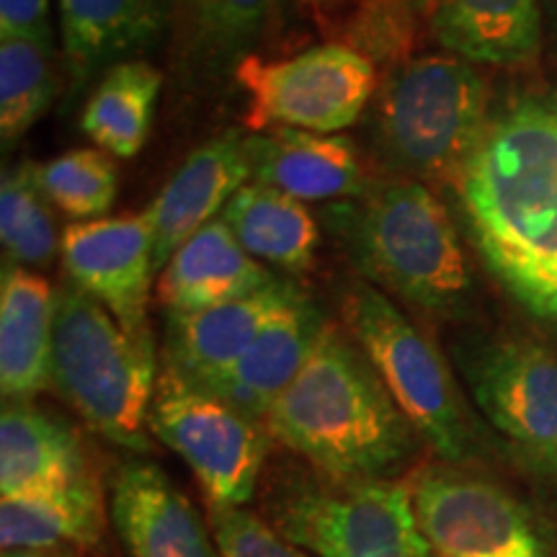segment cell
Segmentation results:
<instances>
[{"label":"cell","mask_w":557,"mask_h":557,"mask_svg":"<svg viewBox=\"0 0 557 557\" xmlns=\"http://www.w3.org/2000/svg\"><path fill=\"white\" fill-rule=\"evenodd\" d=\"M451 189L491 274L557 323V90H529L491 114Z\"/></svg>","instance_id":"6da1fadb"},{"label":"cell","mask_w":557,"mask_h":557,"mask_svg":"<svg viewBox=\"0 0 557 557\" xmlns=\"http://www.w3.org/2000/svg\"><path fill=\"white\" fill-rule=\"evenodd\" d=\"M263 426L338 483L389 480L406 468L421 438L361 346L333 323L269 408Z\"/></svg>","instance_id":"7a4b0ae2"},{"label":"cell","mask_w":557,"mask_h":557,"mask_svg":"<svg viewBox=\"0 0 557 557\" xmlns=\"http://www.w3.org/2000/svg\"><path fill=\"white\" fill-rule=\"evenodd\" d=\"M361 274L438 315L462 312L475 282L442 199L421 181H377L361 199L323 212Z\"/></svg>","instance_id":"3957f363"},{"label":"cell","mask_w":557,"mask_h":557,"mask_svg":"<svg viewBox=\"0 0 557 557\" xmlns=\"http://www.w3.org/2000/svg\"><path fill=\"white\" fill-rule=\"evenodd\" d=\"M487 83L457 54L403 60L374 94L372 139L400 178L455 186L483 139Z\"/></svg>","instance_id":"277c9868"},{"label":"cell","mask_w":557,"mask_h":557,"mask_svg":"<svg viewBox=\"0 0 557 557\" xmlns=\"http://www.w3.org/2000/svg\"><path fill=\"white\" fill-rule=\"evenodd\" d=\"M158 377L156 341L132 336L75 284L58 289L50 385L90 429L120 447L148 451Z\"/></svg>","instance_id":"5b68a950"},{"label":"cell","mask_w":557,"mask_h":557,"mask_svg":"<svg viewBox=\"0 0 557 557\" xmlns=\"http://www.w3.org/2000/svg\"><path fill=\"white\" fill-rule=\"evenodd\" d=\"M344 329L377 369L416 434L451 465L470 459L475 431L451 369L398 305L369 282L351 284L344 295Z\"/></svg>","instance_id":"8992f818"},{"label":"cell","mask_w":557,"mask_h":557,"mask_svg":"<svg viewBox=\"0 0 557 557\" xmlns=\"http://www.w3.org/2000/svg\"><path fill=\"white\" fill-rule=\"evenodd\" d=\"M269 521L315 557H431L400 480L289 485L269 500Z\"/></svg>","instance_id":"52a82bcc"},{"label":"cell","mask_w":557,"mask_h":557,"mask_svg":"<svg viewBox=\"0 0 557 557\" xmlns=\"http://www.w3.org/2000/svg\"><path fill=\"white\" fill-rule=\"evenodd\" d=\"M148 429L197 475L207 504L246 506L269 457V431L220 395L163 367Z\"/></svg>","instance_id":"ba28073f"},{"label":"cell","mask_w":557,"mask_h":557,"mask_svg":"<svg viewBox=\"0 0 557 557\" xmlns=\"http://www.w3.org/2000/svg\"><path fill=\"white\" fill-rule=\"evenodd\" d=\"M248 94V124L338 135L359 120L377 90L374 60L348 41H331L284 60L248 58L235 73Z\"/></svg>","instance_id":"9c48e42d"},{"label":"cell","mask_w":557,"mask_h":557,"mask_svg":"<svg viewBox=\"0 0 557 557\" xmlns=\"http://www.w3.org/2000/svg\"><path fill=\"white\" fill-rule=\"evenodd\" d=\"M457 361L472 400L529 462H557V351L527 336L468 341Z\"/></svg>","instance_id":"30bf717a"},{"label":"cell","mask_w":557,"mask_h":557,"mask_svg":"<svg viewBox=\"0 0 557 557\" xmlns=\"http://www.w3.org/2000/svg\"><path fill=\"white\" fill-rule=\"evenodd\" d=\"M408 485L431 557H549L529 508L491 480L431 468Z\"/></svg>","instance_id":"8fae6325"},{"label":"cell","mask_w":557,"mask_h":557,"mask_svg":"<svg viewBox=\"0 0 557 557\" xmlns=\"http://www.w3.org/2000/svg\"><path fill=\"white\" fill-rule=\"evenodd\" d=\"M60 256L70 284L103 305L132 336L152 338L148 302L156 274V235L148 214L73 222L62 233Z\"/></svg>","instance_id":"7c38bea8"},{"label":"cell","mask_w":557,"mask_h":557,"mask_svg":"<svg viewBox=\"0 0 557 557\" xmlns=\"http://www.w3.org/2000/svg\"><path fill=\"white\" fill-rule=\"evenodd\" d=\"M253 178L248 156V137L227 129L207 139L160 189L152 205L145 209L152 235H156V271L171 261V256L218 220L227 201Z\"/></svg>","instance_id":"4fadbf2b"},{"label":"cell","mask_w":557,"mask_h":557,"mask_svg":"<svg viewBox=\"0 0 557 557\" xmlns=\"http://www.w3.org/2000/svg\"><path fill=\"white\" fill-rule=\"evenodd\" d=\"M305 292L292 282H274L253 295L199 312H169L165 367L199 387H209L233 369L259 333L297 302Z\"/></svg>","instance_id":"5bb4252c"},{"label":"cell","mask_w":557,"mask_h":557,"mask_svg":"<svg viewBox=\"0 0 557 557\" xmlns=\"http://www.w3.org/2000/svg\"><path fill=\"white\" fill-rule=\"evenodd\" d=\"M111 519L129 557H220L212 529L152 462H124L111 487Z\"/></svg>","instance_id":"9a60e30c"},{"label":"cell","mask_w":557,"mask_h":557,"mask_svg":"<svg viewBox=\"0 0 557 557\" xmlns=\"http://www.w3.org/2000/svg\"><path fill=\"white\" fill-rule=\"evenodd\" d=\"M250 171L259 184L299 201H351L372 191L359 152L344 135L276 127L248 135Z\"/></svg>","instance_id":"2e32d148"},{"label":"cell","mask_w":557,"mask_h":557,"mask_svg":"<svg viewBox=\"0 0 557 557\" xmlns=\"http://www.w3.org/2000/svg\"><path fill=\"white\" fill-rule=\"evenodd\" d=\"M70 101L109 67L150 50L171 24L163 0H58Z\"/></svg>","instance_id":"e0dca14e"},{"label":"cell","mask_w":557,"mask_h":557,"mask_svg":"<svg viewBox=\"0 0 557 557\" xmlns=\"http://www.w3.org/2000/svg\"><path fill=\"white\" fill-rule=\"evenodd\" d=\"M329 329L323 310L308 295L278 312L235 361L227 374L205 387L222 400L263 423L269 408L308 364L320 336Z\"/></svg>","instance_id":"ac0fdd59"},{"label":"cell","mask_w":557,"mask_h":557,"mask_svg":"<svg viewBox=\"0 0 557 557\" xmlns=\"http://www.w3.org/2000/svg\"><path fill=\"white\" fill-rule=\"evenodd\" d=\"M431 34L449 54L493 67H529L545 47L542 0H434Z\"/></svg>","instance_id":"d6986e66"},{"label":"cell","mask_w":557,"mask_h":557,"mask_svg":"<svg viewBox=\"0 0 557 557\" xmlns=\"http://www.w3.org/2000/svg\"><path fill=\"white\" fill-rule=\"evenodd\" d=\"M274 278L218 218L194 233L160 269L156 297L169 312H199L253 295Z\"/></svg>","instance_id":"ffe728a7"},{"label":"cell","mask_w":557,"mask_h":557,"mask_svg":"<svg viewBox=\"0 0 557 557\" xmlns=\"http://www.w3.org/2000/svg\"><path fill=\"white\" fill-rule=\"evenodd\" d=\"M94 480L78 434L32 403H5L0 416V493L37 496Z\"/></svg>","instance_id":"44dd1931"},{"label":"cell","mask_w":557,"mask_h":557,"mask_svg":"<svg viewBox=\"0 0 557 557\" xmlns=\"http://www.w3.org/2000/svg\"><path fill=\"white\" fill-rule=\"evenodd\" d=\"M276 0H173V47L194 81L220 83L256 58Z\"/></svg>","instance_id":"7402d4cb"},{"label":"cell","mask_w":557,"mask_h":557,"mask_svg":"<svg viewBox=\"0 0 557 557\" xmlns=\"http://www.w3.org/2000/svg\"><path fill=\"white\" fill-rule=\"evenodd\" d=\"M58 289L39 274L5 263L0 276V389L5 403H29L50 387Z\"/></svg>","instance_id":"603a6c76"},{"label":"cell","mask_w":557,"mask_h":557,"mask_svg":"<svg viewBox=\"0 0 557 557\" xmlns=\"http://www.w3.org/2000/svg\"><path fill=\"white\" fill-rule=\"evenodd\" d=\"M220 218L256 261H267L287 274H302L312 267L320 230L305 201L248 181Z\"/></svg>","instance_id":"cb8c5ba5"},{"label":"cell","mask_w":557,"mask_h":557,"mask_svg":"<svg viewBox=\"0 0 557 557\" xmlns=\"http://www.w3.org/2000/svg\"><path fill=\"white\" fill-rule=\"evenodd\" d=\"M163 75L150 62L127 60L96 81L81 114V129L103 152L135 158L150 137Z\"/></svg>","instance_id":"d4e9b609"},{"label":"cell","mask_w":557,"mask_h":557,"mask_svg":"<svg viewBox=\"0 0 557 557\" xmlns=\"http://www.w3.org/2000/svg\"><path fill=\"white\" fill-rule=\"evenodd\" d=\"M103 534L99 483L0 500L3 549H50L60 545L90 547Z\"/></svg>","instance_id":"484cf974"},{"label":"cell","mask_w":557,"mask_h":557,"mask_svg":"<svg viewBox=\"0 0 557 557\" xmlns=\"http://www.w3.org/2000/svg\"><path fill=\"white\" fill-rule=\"evenodd\" d=\"M58 90L54 41L0 39V139L5 150L45 116Z\"/></svg>","instance_id":"4316f807"},{"label":"cell","mask_w":557,"mask_h":557,"mask_svg":"<svg viewBox=\"0 0 557 557\" xmlns=\"http://www.w3.org/2000/svg\"><path fill=\"white\" fill-rule=\"evenodd\" d=\"M0 240L5 261L24 269L50 267L62 238L50 209V199L39 189L37 165L18 163L3 173L0 184Z\"/></svg>","instance_id":"83f0119b"},{"label":"cell","mask_w":557,"mask_h":557,"mask_svg":"<svg viewBox=\"0 0 557 557\" xmlns=\"http://www.w3.org/2000/svg\"><path fill=\"white\" fill-rule=\"evenodd\" d=\"M39 189L70 218L101 220L114 207L120 191V171L103 150H67L37 165Z\"/></svg>","instance_id":"f1b7e54d"},{"label":"cell","mask_w":557,"mask_h":557,"mask_svg":"<svg viewBox=\"0 0 557 557\" xmlns=\"http://www.w3.org/2000/svg\"><path fill=\"white\" fill-rule=\"evenodd\" d=\"M207 521L220 557H315L243 506L209 504Z\"/></svg>","instance_id":"f546056e"},{"label":"cell","mask_w":557,"mask_h":557,"mask_svg":"<svg viewBox=\"0 0 557 557\" xmlns=\"http://www.w3.org/2000/svg\"><path fill=\"white\" fill-rule=\"evenodd\" d=\"M413 29L403 21L393 0H359V21L351 47L369 58H398L408 50Z\"/></svg>","instance_id":"4dcf8cb0"},{"label":"cell","mask_w":557,"mask_h":557,"mask_svg":"<svg viewBox=\"0 0 557 557\" xmlns=\"http://www.w3.org/2000/svg\"><path fill=\"white\" fill-rule=\"evenodd\" d=\"M11 37L54 41L50 0H0V39Z\"/></svg>","instance_id":"1f68e13d"},{"label":"cell","mask_w":557,"mask_h":557,"mask_svg":"<svg viewBox=\"0 0 557 557\" xmlns=\"http://www.w3.org/2000/svg\"><path fill=\"white\" fill-rule=\"evenodd\" d=\"M329 29H346L351 39L359 21V0H302Z\"/></svg>","instance_id":"d6a6232c"},{"label":"cell","mask_w":557,"mask_h":557,"mask_svg":"<svg viewBox=\"0 0 557 557\" xmlns=\"http://www.w3.org/2000/svg\"><path fill=\"white\" fill-rule=\"evenodd\" d=\"M393 3L403 16V21H406L410 29H416V21L429 18L434 0H393Z\"/></svg>","instance_id":"836d02e7"},{"label":"cell","mask_w":557,"mask_h":557,"mask_svg":"<svg viewBox=\"0 0 557 557\" xmlns=\"http://www.w3.org/2000/svg\"><path fill=\"white\" fill-rule=\"evenodd\" d=\"M542 18H545V39L557 54V0H542Z\"/></svg>","instance_id":"e575fe53"},{"label":"cell","mask_w":557,"mask_h":557,"mask_svg":"<svg viewBox=\"0 0 557 557\" xmlns=\"http://www.w3.org/2000/svg\"><path fill=\"white\" fill-rule=\"evenodd\" d=\"M3 557H54L45 549H3Z\"/></svg>","instance_id":"d590c367"},{"label":"cell","mask_w":557,"mask_h":557,"mask_svg":"<svg viewBox=\"0 0 557 557\" xmlns=\"http://www.w3.org/2000/svg\"><path fill=\"white\" fill-rule=\"evenodd\" d=\"M163 3H165V5H171V11H173V0H163Z\"/></svg>","instance_id":"8d00e7d4"},{"label":"cell","mask_w":557,"mask_h":557,"mask_svg":"<svg viewBox=\"0 0 557 557\" xmlns=\"http://www.w3.org/2000/svg\"><path fill=\"white\" fill-rule=\"evenodd\" d=\"M555 470H557V462H555Z\"/></svg>","instance_id":"74e56055"}]
</instances>
